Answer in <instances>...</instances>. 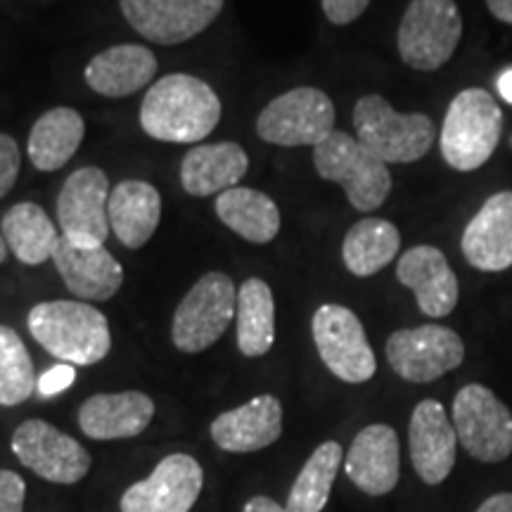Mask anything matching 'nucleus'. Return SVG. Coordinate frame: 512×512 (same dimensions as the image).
Instances as JSON below:
<instances>
[{"mask_svg": "<svg viewBox=\"0 0 512 512\" xmlns=\"http://www.w3.org/2000/svg\"><path fill=\"white\" fill-rule=\"evenodd\" d=\"M370 0H323V12L337 27H347L368 10Z\"/></svg>", "mask_w": 512, "mask_h": 512, "instance_id": "c9c22d12", "label": "nucleus"}, {"mask_svg": "<svg viewBox=\"0 0 512 512\" xmlns=\"http://www.w3.org/2000/svg\"><path fill=\"white\" fill-rule=\"evenodd\" d=\"M19 166H22V152L15 138L0 133V200L15 188Z\"/></svg>", "mask_w": 512, "mask_h": 512, "instance_id": "473e14b6", "label": "nucleus"}, {"mask_svg": "<svg viewBox=\"0 0 512 512\" xmlns=\"http://www.w3.org/2000/svg\"><path fill=\"white\" fill-rule=\"evenodd\" d=\"M10 448L27 470L53 484H76L91 470V453L46 420H24Z\"/></svg>", "mask_w": 512, "mask_h": 512, "instance_id": "f8f14e48", "label": "nucleus"}, {"mask_svg": "<svg viewBox=\"0 0 512 512\" xmlns=\"http://www.w3.org/2000/svg\"><path fill=\"white\" fill-rule=\"evenodd\" d=\"M155 418V401L143 392L95 394L79 408V427L95 441L133 439Z\"/></svg>", "mask_w": 512, "mask_h": 512, "instance_id": "4be33fe9", "label": "nucleus"}, {"mask_svg": "<svg viewBox=\"0 0 512 512\" xmlns=\"http://www.w3.org/2000/svg\"><path fill=\"white\" fill-rule=\"evenodd\" d=\"M401 233L387 219H361L347 230L342 242V261L356 278L380 273L399 256Z\"/></svg>", "mask_w": 512, "mask_h": 512, "instance_id": "c85d7f7f", "label": "nucleus"}, {"mask_svg": "<svg viewBox=\"0 0 512 512\" xmlns=\"http://www.w3.org/2000/svg\"><path fill=\"white\" fill-rule=\"evenodd\" d=\"M31 337L69 366H95L112 349L107 316L88 302H41L27 318Z\"/></svg>", "mask_w": 512, "mask_h": 512, "instance_id": "f03ea898", "label": "nucleus"}, {"mask_svg": "<svg viewBox=\"0 0 512 512\" xmlns=\"http://www.w3.org/2000/svg\"><path fill=\"white\" fill-rule=\"evenodd\" d=\"M214 209L223 226H228L235 235L252 242V245H268V242H273L278 238L280 226H283L278 204L266 192L242 188V185L221 192L216 197Z\"/></svg>", "mask_w": 512, "mask_h": 512, "instance_id": "a878e982", "label": "nucleus"}, {"mask_svg": "<svg viewBox=\"0 0 512 512\" xmlns=\"http://www.w3.org/2000/svg\"><path fill=\"white\" fill-rule=\"evenodd\" d=\"M159 64L150 48L138 43H121L102 50L83 69L88 88L105 98H126L150 86Z\"/></svg>", "mask_w": 512, "mask_h": 512, "instance_id": "5701e85b", "label": "nucleus"}, {"mask_svg": "<svg viewBox=\"0 0 512 512\" xmlns=\"http://www.w3.org/2000/svg\"><path fill=\"white\" fill-rule=\"evenodd\" d=\"M249 157L238 143H209L190 147L181 162L183 190L192 197L221 195L247 176Z\"/></svg>", "mask_w": 512, "mask_h": 512, "instance_id": "b1692460", "label": "nucleus"}, {"mask_svg": "<svg viewBox=\"0 0 512 512\" xmlns=\"http://www.w3.org/2000/svg\"><path fill=\"white\" fill-rule=\"evenodd\" d=\"M384 354L401 380L427 384L460 368L465 361V342L456 330L427 323L392 332Z\"/></svg>", "mask_w": 512, "mask_h": 512, "instance_id": "9b49d317", "label": "nucleus"}, {"mask_svg": "<svg viewBox=\"0 0 512 512\" xmlns=\"http://www.w3.org/2000/svg\"><path fill=\"white\" fill-rule=\"evenodd\" d=\"M86 138V121L72 107H53L31 126L27 155L38 171H57L76 155Z\"/></svg>", "mask_w": 512, "mask_h": 512, "instance_id": "bb28decb", "label": "nucleus"}, {"mask_svg": "<svg viewBox=\"0 0 512 512\" xmlns=\"http://www.w3.org/2000/svg\"><path fill=\"white\" fill-rule=\"evenodd\" d=\"M354 128L356 138L384 164H413L434 145V121L427 114L396 112L375 93L356 102Z\"/></svg>", "mask_w": 512, "mask_h": 512, "instance_id": "39448f33", "label": "nucleus"}, {"mask_svg": "<svg viewBox=\"0 0 512 512\" xmlns=\"http://www.w3.org/2000/svg\"><path fill=\"white\" fill-rule=\"evenodd\" d=\"M110 226L128 249H140L152 240L162 221V195L152 183L124 181L110 192Z\"/></svg>", "mask_w": 512, "mask_h": 512, "instance_id": "393cba45", "label": "nucleus"}, {"mask_svg": "<svg viewBox=\"0 0 512 512\" xmlns=\"http://www.w3.org/2000/svg\"><path fill=\"white\" fill-rule=\"evenodd\" d=\"M463 17L456 0H411L403 12L396 48L406 67L437 72L456 53Z\"/></svg>", "mask_w": 512, "mask_h": 512, "instance_id": "0eeeda50", "label": "nucleus"}, {"mask_svg": "<svg viewBox=\"0 0 512 512\" xmlns=\"http://www.w3.org/2000/svg\"><path fill=\"white\" fill-rule=\"evenodd\" d=\"M0 233L24 266H41L43 261L53 259L62 238L46 209L36 202H19L5 211Z\"/></svg>", "mask_w": 512, "mask_h": 512, "instance_id": "cd10ccee", "label": "nucleus"}, {"mask_svg": "<svg viewBox=\"0 0 512 512\" xmlns=\"http://www.w3.org/2000/svg\"><path fill=\"white\" fill-rule=\"evenodd\" d=\"M313 166L323 181L337 183L347 192L351 207L361 214L380 209L392 192V174L361 140L344 131H332L313 147Z\"/></svg>", "mask_w": 512, "mask_h": 512, "instance_id": "20e7f679", "label": "nucleus"}, {"mask_svg": "<svg viewBox=\"0 0 512 512\" xmlns=\"http://www.w3.org/2000/svg\"><path fill=\"white\" fill-rule=\"evenodd\" d=\"M503 136V112L484 88H465L448 105L439 150L456 171H477L494 157Z\"/></svg>", "mask_w": 512, "mask_h": 512, "instance_id": "7ed1b4c3", "label": "nucleus"}, {"mask_svg": "<svg viewBox=\"0 0 512 512\" xmlns=\"http://www.w3.org/2000/svg\"><path fill=\"white\" fill-rule=\"evenodd\" d=\"M238 349L249 358L266 356L275 342V299L266 280L247 278L238 292Z\"/></svg>", "mask_w": 512, "mask_h": 512, "instance_id": "c756f323", "label": "nucleus"}, {"mask_svg": "<svg viewBox=\"0 0 512 512\" xmlns=\"http://www.w3.org/2000/svg\"><path fill=\"white\" fill-rule=\"evenodd\" d=\"M53 264L67 290L86 302H107L124 285V268L105 245L83 247L60 238Z\"/></svg>", "mask_w": 512, "mask_h": 512, "instance_id": "aec40b11", "label": "nucleus"}, {"mask_svg": "<svg viewBox=\"0 0 512 512\" xmlns=\"http://www.w3.org/2000/svg\"><path fill=\"white\" fill-rule=\"evenodd\" d=\"M76 380V368L69 366V363H60V366L50 368L38 377L36 392L43 396V399H50V396L62 394L64 389H69Z\"/></svg>", "mask_w": 512, "mask_h": 512, "instance_id": "f704fd0d", "label": "nucleus"}, {"mask_svg": "<svg viewBox=\"0 0 512 512\" xmlns=\"http://www.w3.org/2000/svg\"><path fill=\"white\" fill-rule=\"evenodd\" d=\"M477 512H512V494L510 491H503V494L489 496L479 505Z\"/></svg>", "mask_w": 512, "mask_h": 512, "instance_id": "e433bc0d", "label": "nucleus"}, {"mask_svg": "<svg viewBox=\"0 0 512 512\" xmlns=\"http://www.w3.org/2000/svg\"><path fill=\"white\" fill-rule=\"evenodd\" d=\"M126 22L157 46H178L214 24L223 0H119Z\"/></svg>", "mask_w": 512, "mask_h": 512, "instance_id": "4468645a", "label": "nucleus"}, {"mask_svg": "<svg viewBox=\"0 0 512 512\" xmlns=\"http://www.w3.org/2000/svg\"><path fill=\"white\" fill-rule=\"evenodd\" d=\"M221 100L207 81L190 74H166L147 88L140 126L162 143H202L219 126Z\"/></svg>", "mask_w": 512, "mask_h": 512, "instance_id": "f257e3e1", "label": "nucleus"}, {"mask_svg": "<svg viewBox=\"0 0 512 512\" xmlns=\"http://www.w3.org/2000/svg\"><path fill=\"white\" fill-rule=\"evenodd\" d=\"M202 486V465L188 453H171L150 477L121 494V512H190Z\"/></svg>", "mask_w": 512, "mask_h": 512, "instance_id": "2eb2a0df", "label": "nucleus"}, {"mask_svg": "<svg viewBox=\"0 0 512 512\" xmlns=\"http://www.w3.org/2000/svg\"><path fill=\"white\" fill-rule=\"evenodd\" d=\"M221 451L254 453L275 444L283 434V403L278 396L261 394L233 411L221 413L209 427Z\"/></svg>", "mask_w": 512, "mask_h": 512, "instance_id": "412c9836", "label": "nucleus"}, {"mask_svg": "<svg viewBox=\"0 0 512 512\" xmlns=\"http://www.w3.org/2000/svg\"><path fill=\"white\" fill-rule=\"evenodd\" d=\"M344 472L363 494L387 496L401 477L399 434L389 425H368L351 441Z\"/></svg>", "mask_w": 512, "mask_h": 512, "instance_id": "6ab92c4d", "label": "nucleus"}, {"mask_svg": "<svg viewBox=\"0 0 512 512\" xmlns=\"http://www.w3.org/2000/svg\"><path fill=\"white\" fill-rule=\"evenodd\" d=\"M27 484L12 470H0V512H24Z\"/></svg>", "mask_w": 512, "mask_h": 512, "instance_id": "72a5a7b5", "label": "nucleus"}, {"mask_svg": "<svg viewBox=\"0 0 512 512\" xmlns=\"http://www.w3.org/2000/svg\"><path fill=\"white\" fill-rule=\"evenodd\" d=\"M245 512H290V510L283 508V505H278L268 496H254L247 501Z\"/></svg>", "mask_w": 512, "mask_h": 512, "instance_id": "4c0bfd02", "label": "nucleus"}, {"mask_svg": "<svg viewBox=\"0 0 512 512\" xmlns=\"http://www.w3.org/2000/svg\"><path fill=\"white\" fill-rule=\"evenodd\" d=\"M453 430L479 463L494 465L512 456V413L484 384H465L456 394Z\"/></svg>", "mask_w": 512, "mask_h": 512, "instance_id": "1a4fd4ad", "label": "nucleus"}, {"mask_svg": "<svg viewBox=\"0 0 512 512\" xmlns=\"http://www.w3.org/2000/svg\"><path fill=\"white\" fill-rule=\"evenodd\" d=\"M465 261L484 273H501L512 266V190L486 200L467 221L460 240Z\"/></svg>", "mask_w": 512, "mask_h": 512, "instance_id": "a211bd4d", "label": "nucleus"}, {"mask_svg": "<svg viewBox=\"0 0 512 512\" xmlns=\"http://www.w3.org/2000/svg\"><path fill=\"white\" fill-rule=\"evenodd\" d=\"M110 181L100 166H81L62 185L57 195V221L62 238L74 245H105L110 235Z\"/></svg>", "mask_w": 512, "mask_h": 512, "instance_id": "ddd939ff", "label": "nucleus"}, {"mask_svg": "<svg viewBox=\"0 0 512 512\" xmlns=\"http://www.w3.org/2000/svg\"><path fill=\"white\" fill-rule=\"evenodd\" d=\"M486 8H489V12L498 22L510 24L512 27V0H486Z\"/></svg>", "mask_w": 512, "mask_h": 512, "instance_id": "58836bf2", "label": "nucleus"}, {"mask_svg": "<svg viewBox=\"0 0 512 512\" xmlns=\"http://www.w3.org/2000/svg\"><path fill=\"white\" fill-rule=\"evenodd\" d=\"M408 446L411 463L422 482L437 486L451 475L456 465L458 434L439 401L425 399L413 408L408 422Z\"/></svg>", "mask_w": 512, "mask_h": 512, "instance_id": "f3484780", "label": "nucleus"}, {"mask_svg": "<svg viewBox=\"0 0 512 512\" xmlns=\"http://www.w3.org/2000/svg\"><path fill=\"white\" fill-rule=\"evenodd\" d=\"M38 377L24 339L0 325V406H19L36 392Z\"/></svg>", "mask_w": 512, "mask_h": 512, "instance_id": "2f4dec72", "label": "nucleus"}, {"mask_svg": "<svg viewBox=\"0 0 512 512\" xmlns=\"http://www.w3.org/2000/svg\"><path fill=\"white\" fill-rule=\"evenodd\" d=\"M335 105L320 88L299 86L268 102L256 119V136L280 147H316L335 131Z\"/></svg>", "mask_w": 512, "mask_h": 512, "instance_id": "6e6552de", "label": "nucleus"}, {"mask_svg": "<svg viewBox=\"0 0 512 512\" xmlns=\"http://www.w3.org/2000/svg\"><path fill=\"white\" fill-rule=\"evenodd\" d=\"M311 332L320 361L337 380L363 384L375 375L377 361L366 328H363L361 318L347 306H318L311 318Z\"/></svg>", "mask_w": 512, "mask_h": 512, "instance_id": "9d476101", "label": "nucleus"}, {"mask_svg": "<svg viewBox=\"0 0 512 512\" xmlns=\"http://www.w3.org/2000/svg\"><path fill=\"white\" fill-rule=\"evenodd\" d=\"M5 259H8V242H5L3 233H0V264H5Z\"/></svg>", "mask_w": 512, "mask_h": 512, "instance_id": "a19ab883", "label": "nucleus"}, {"mask_svg": "<svg viewBox=\"0 0 512 512\" xmlns=\"http://www.w3.org/2000/svg\"><path fill=\"white\" fill-rule=\"evenodd\" d=\"M342 460V446L337 441H323L294 479L285 508L290 512H323L330 501L332 484H335Z\"/></svg>", "mask_w": 512, "mask_h": 512, "instance_id": "7c9ffc66", "label": "nucleus"}, {"mask_svg": "<svg viewBox=\"0 0 512 512\" xmlns=\"http://www.w3.org/2000/svg\"><path fill=\"white\" fill-rule=\"evenodd\" d=\"M396 280L415 294L422 316L446 318L456 311L460 285L446 254L432 245H415L396 261Z\"/></svg>", "mask_w": 512, "mask_h": 512, "instance_id": "dca6fc26", "label": "nucleus"}, {"mask_svg": "<svg viewBox=\"0 0 512 512\" xmlns=\"http://www.w3.org/2000/svg\"><path fill=\"white\" fill-rule=\"evenodd\" d=\"M496 88H498V95H501L505 102H510V105H512V67H508L505 72L498 74Z\"/></svg>", "mask_w": 512, "mask_h": 512, "instance_id": "ea45409f", "label": "nucleus"}, {"mask_svg": "<svg viewBox=\"0 0 512 512\" xmlns=\"http://www.w3.org/2000/svg\"><path fill=\"white\" fill-rule=\"evenodd\" d=\"M238 311V287L221 271L204 273L178 302L171 339L183 354H202L226 335Z\"/></svg>", "mask_w": 512, "mask_h": 512, "instance_id": "423d86ee", "label": "nucleus"}]
</instances>
